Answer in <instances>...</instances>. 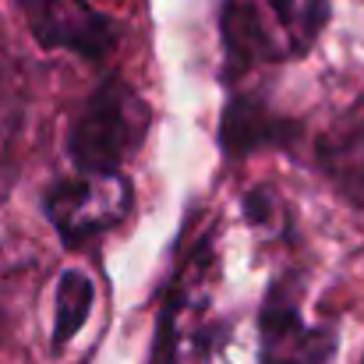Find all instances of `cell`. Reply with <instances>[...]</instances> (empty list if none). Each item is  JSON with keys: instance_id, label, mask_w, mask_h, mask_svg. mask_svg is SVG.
<instances>
[{"instance_id": "4", "label": "cell", "mask_w": 364, "mask_h": 364, "mask_svg": "<svg viewBox=\"0 0 364 364\" xmlns=\"http://www.w3.org/2000/svg\"><path fill=\"white\" fill-rule=\"evenodd\" d=\"M340 347L336 322H308L301 311V279H272L258 304L255 364H333Z\"/></svg>"}, {"instance_id": "5", "label": "cell", "mask_w": 364, "mask_h": 364, "mask_svg": "<svg viewBox=\"0 0 364 364\" xmlns=\"http://www.w3.org/2000/svg\"><path fill=\"white\" fill-rule=\"evenodd\" d=\"M18 7L43 50H64L100 64L121 43V25L92 0H18Z\"/></svg>"}, {"instance_id": "8", "label": "cell", "mask_w": 364, "mask_h": 364, "mask_svg": "<svg viewBox=\"0 0 364 364\" xmlns=\"http://www.w3.org/2000/svg\"><path fill=\"white\" fill-rule=\"evenodd\" d=\"M318 166L340 191L364 188V121H347L318 141Z\"/></svg>"}, {"instance_id": "3", "label": "cell", "mask_w": 364, "mask_h": 364, "mask_svg": "<svg viewBox=\"0 0 364 364\" xmlns=\"http://www.w3.org/2000/svg\"><path fill=\"white\" fill-rule=\"evenodd\" d=\"M134 213V188L124 170H75L43 191V216L64 247H82L117 230Z\"/></svg>"}, {"instance_id": "2", "label": "cell", "mask_w": 364, "mask_h": 364, "mask_svg": "<svg viewBox=\"0 0 364 364\" xmlns=\"http://www.w3.org/2000/svg\"><path fill=\"white\" fill-rule=\"evenodd\" d=\"M152 131V103L121 75L100 78V85L78 103L68 124V159L75 170H124Z\"/></svg>"}, {"instance_id": "7", "label": "cell", "mask_w": 364, "mask_h": 364, "mask_svg": "<svg viewBox=\"0 0 364 364\" xmlns=\"http://www.w3.org/2000/svg\"><path fill=\"white\" fill-rule=\"evenodd\" d=\"M96 311V279L85 269H60L53 283V347H68L92 318Z\"/></svg>"}, {"instance_id": "1", "label": "cell", "mask_w": 364, "mask_h": 364, "mask_svg": "<svg viewBox=\"0 0 364 364\" xmlns=\"http://www.w3.org/2000/svg\"><path fill=\"white\" fill-rule=\"evenodd\" d=\"M329 18L333 0H220L216 28L227 78L308 57Z\"/></svg>"}, {"instance_id": "6", "label": "cell", "mask_w": 364, "mask_h": 364, "mask_svg": "<svg viewBox=\"0 0 364 364\" xmlns=\"http://www.w3.org/2000/svg\"><path fill=\"white\" fill-rule=\"evenodd\" d=\"M304 134L301 121L272 110L262 96H230L223 114H220V131L216 141L227 159H244L255 152H287L294 141Z\"/></svg>"}, {"instance_id": "9", "label": "cell", "mask_w": 364, "mask_h": 364, "mask_svg": "<svg viewBox=\"0 0 364 364\" xmlns=\"http://www.w3.org/2000/svg\"><path fill=\"white\" fill-rule=\"evenodd\" d=\"M241 213L244 223L255 234H276L287 223V205L279 198V191H272V184H255L241 195Z\"/></svg>"}]
</instances>
